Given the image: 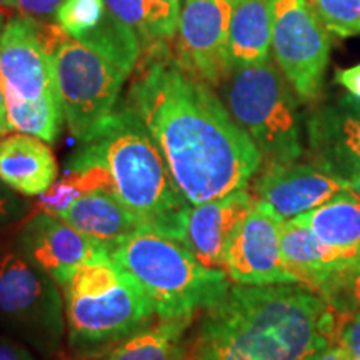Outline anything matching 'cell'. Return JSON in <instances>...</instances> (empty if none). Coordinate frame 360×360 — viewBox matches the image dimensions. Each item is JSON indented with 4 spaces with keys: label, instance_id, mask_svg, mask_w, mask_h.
I'll return each mask as SVG.
<instances>
[{
    "label": "cell",
    "instance_id": "cell-1",
    "mask_svg": "<svg viewBox=\"0 0 360 360\" xmlns=\"http://www.w3.org/2000/svg\"><path fill=\"white\" fill-rule=\"evenodd\" d=\"M125 103L159 147L191 205L242 191L262 155L209 84L175 60L167 42L143 49Z\"/></svg>",
    "mask_w": 360,
    "mask_h": 360
},
{
    "label": "cell",
    "instance_id": "cell-2",
    "mask_svg": "<svg viewBox=\"0 0 360 360\" xmlns=\"http://www.w3.org/2000/svg\"><path fill=\"white\" fill-rule=\"evenodd\" d=\"M335 337V310L309 285L237 283L205 310L186 360H317Z\"/></svg>",
    "mask_w": 360,
    "mask_h": 360
},
{
    "label": "cell",
    "instance_id": "cell-3",
    "mask_svg": "<svg viewBox=\"0 0 360 360\" xmlns=\"http://www.w3.org/2000/svg\"><path fill=\"white\" fill-rule=\"evenodd\" d=\"M75 157L102 164L112 193L147 231L182 242L191 204L146 125L127 103L114 110Z\"/></svg>",
    "mask_w": 360,
    "mask_h": 360
},
{
    "label": "cell",
    "instance_id": "cell-4",
    "mask_svg": "<svg viewBox=\"0 0 360 360\" xmlns=\"http://www.w3.org/2000/svg\"><path fill=\"white\" fill-rule=\"evenodd\" d=\"M110 257L142 287L159 321L193 317L231 289L225 270L207 267L180 240L147 229L122 242Z\"/></svg>",
    "mask_w": 360,
    "mask_h": 360
},
{
    "label": "cell",
    "instance_id": "cell-5",
    "mask_svg": "<svg viewBox=\"0 0 360 360\" xmlns=\"http://www.w3.org/2000/svg\"><path fill=\"white\" fill-rule=\"evenodd\" d=\"M292 90L270 58L233 67L222 82L229 112L267 165L295 162L304 154L302 125Z\"/></svg>",
    "mask_w": 360,
    "mask_h": 360
},
{
    "label": "cell",
    "instance_id": "cell-6",
    "mask_svg": "<svg viewBox=\"0 0 360 360\" xmlns=\"http://www.w3.org/2000/svg\"><path fill=\"white\" fill-rule=\"evenodd\" d=\"M52 65L67 127L79 142L89 141L114 114L127 75L72 37L52 53Z\"/></svg>",
    "mask_w": 360,
    "mask_h": 360
},
{
    "label": "cell",
    "instance_id": "cell-7",
    "mask_svg": "<svg viewBox=\"0 0 360 360\" xmlns=\"http://www.w3.org/2000/svg\"><path fill=\"white\" fill-rule=\"evenodd\" d=\"M0 323L45 355L57 352L67 327L60 287L17 247L0 255Z\"/></svg>",
    "mask_w": 360,
    "mask_h": 360
},
{
    "label": "cell",
    "instance_id": "cell-8",
    "mask_svg": "<svg viewBox=\"0 0 360 360\" xmlns=\"http://www.w3.org/2000/svg\"><path fill=\"white\" fill-rule=\"evenodd\" d=\"M64 300L69 345L84 359L109 355L157 317L146 292L125 272L122 282L107 294L64 295Z\"/></svg>",
    "mask_w": 360,
    "mask_h": 360
},
{
    "label": "cell",
    "instance_id": "cell-9",
    "mask_svg": "<svg viewBox=\"0 0 360 360\" xmlns=\"http://www.w3.org/2000/svg\"><path fill=\"white\" fill-rule=\"evenodd\" d=\"M278 69L302 102H314L326 75L330 39L307 0H270Z\"/></svg>",
    "mask_w": 360,
    "mask_h": 360
},
{
    "label": "cell",
    "instance_id": "cell-10",
    "mask_svg": "<svg viewBox=\"0 0 360 360\" xmlns=\"http://www.w3.org/2000/svg\"><path fill=\"white\" fill-rule=\"evenodd\" d=\"M232 0H184L174 57L192 77L219 87L232 70L229 53Z\"/></svg>",
    "mask_w": 360,
    "mask_h": 360
},
{
    "label": "cell",
    "instance_id": "cell-11",
    "mask_svg": "<svg viewBox=\"0 0 360 360\" xmlns=\"http://www.w3.org/2000/svg\"><path fill=\"white\" fill-rule=\"evenodd\" d=\"M282 222L265 202L255 199L225 255V272L231 281L238 285L300 283L283 260Z\"/></svg>",
    "mask_w": 360,
    "mask_h": 360
},
{
    "label": "cell",
    "instance_id": "cell-12",
    "mask_svg": "<svg viewBox=\"0 0 360 360\" xmlns=\"http://www.w3.org/2000/svg\"><path fill=\"white\" fill-rule=\"evenodd\" d=\"M0 89L4 97L34 102L58 97L52 56L39 37L32 17L17 15L0 39Z\"/></svg>",
    "mask_w": 360,
    "mask_h": 360
},
{
    "label": "cell",
    "instance_id": "cell-13",
    "mask_svg": "<svg viewBox=\"0 0 360 360\" xmlns=\"http://www.w3.org/2000/svg\"><path fill=\"white\" fill-rule=\"evenodd\" d=\"M305 130L314 165L342 184L360 172V101L347 96L321 103Z\"/></svg>",
    "mask_w": 360,
    "mask_h": 360
},
{
    "label": "cell",
    "instance_id": "cell-14",
    "mask_svg": "<svg viewBox=\"0 0 360 360\" xmlns=\"http://www.w3.org/2000/svg\"><path fill=\"white\" fill-rule=\"evenodd\" d=\"M17 249L30 264L52 277L60 289L80 265L107 252L57 215L44 210L22 227Z\"/></svg>",
    "mask_w": 360,
    "mask_h": 360
},
{
    "label": "cell",
    "instance_id": "cell-15",
    "mask_svg": "<svg viewBox=\"0 0 360 360\" xmlns=\"http://www.w3.org/2000/svg\"><path fill=\"white\" fill-rule=\"evenodd\" d=\"M344 184L314 164H269L255 182V195L282 220L321 207L344 191Z\"/></svg>",
    "mask_w": 360,
    "mask_h": 360
},
{
    "label": "cell",
    "instance_id": "cell-16",
    "mask_svg": "<svg viewBox=\"0 0 360 360\" xmlns=\"http://www.w3.org/2000/svg\"><path fill=\"white\" fill-rule=\"evenodd\" d=\"M255 199L245 188L220 199L191 205L182 244L210 269H225V255Z\"/></svg>",
    "mask_w": 360,
    "mask_h": 360
},
{
    "label": "cell",
    "instance_id": "cell-17",
    "mask_svg": "<svg viewBox=\"0 0 360 360\" xmlns=\"http://www.w3.org/2000/svg\"><path fill=\"white\" fill-rule=\"evenodd\" d=\"M281 245L287 267L300 283L322 297L360 265V255L326 244L310 229L294 220L282 222Z\"/></svg>",
    "mask_w": 360,
    "mask_h": 360
},
{
    "label": "cell",
    "instance_id": "cell-18",
    "mask_svg": "<svg viewBox=\"0 0 360 360\" xmlns=\"http://www.w3.org/2000/svg\"><path fill=\"white\" fill-rule=\"evenodd\" d=\"M0 180L22 197H39L57 180V160L42 139L27 134L0 137Z\"/></svg>",
    "mask_w": 360,
    "mask_h": 360
},
{
    "label": "cell",
    "instance_id": "cell-19",
    "mask_svg": "<svg viewBox=\"0 0 360 360\" xmlns=\"http://www.w3.org/2000/svg\"><path fill=\"white\" fill-rule=\"evenodd\" d=\"M53 215L103 247L109 254L142 229L114 193L107 191L87 193Z\"/></svg>",
    "mask_w": 360,
    "mask_h": 360
},
{
    "label": "cell",
    "instance_id": "cell-20",
    "mask_svg": "<svg viewBox=\"0 0 360 360\" xmlns=\"http://www.w3.org/2000/svg\"><path fill=\"white\" fill-rule=\"evenodd\" d=\"M272 45L270 0H232L229 53L232 69L269 58Z\"/></svg>",
    "mask_w": 360,
    "mask_h": 360
},
{
    "label": "cell",
    "instance_id": "cell-21",
    "mask_svg": "<svg viewBox=\"0 0 360 360\" xmlns=\"http://www.w3.org/2000/svg\"><path fill=\"white\" fill-rule=\"evenodd\" d=\"M290 220L310 229L326 244L360 255V197L347 188Z\"/></svg>",
    "mask_w": 360,
    "mask_h": 360
},
{
    "label": "cell",
    "instance_id": "cell-22",
    "mask_svg": "<svg viewBox=\"0 0 360 360\" xmlns=\"http://www.w3.org/2000/svg\"><path fill=\"white\" fill-rule=\"evenodd\" d=\"M193 317L159 321L117 345L105 360H186Z\"/></svg>",
    "mask_w": 360,
    "mask_h": 360
},
{
    "label": "cell",
    "instance_id": "cell-23",
    "mask_svg": "<svg viewBox=\"0 0 360 360\" xmlns=\"http://www.w3.org/2000/svg\"><path fill=\"white\" fill-rule=\"evenodd\" d=\"M79 42L105 57L127 77L130 72L135 70L142 56V44L137 34L109 11L105 12L101 24L79 39Z\"/></svg>",
    "mask_w": 360,
    "mask_h": 360
},
{
    "label": "cell",
    "instance_id": "cell-24",
    "mask_svg": "<svg viewBox=\"0 0 360 360\" xmlns=\"http://www.w3.org/2000/svg\"><path fill=\"white\" fill-rule=\"evenodd\" d=\"M6 107L12 132L34 135L49 143L57 141L65 122L58 97H45L34 102L6 97Z\"/></svg>",
    "mask_w": 360,
    "mask_h": 360
},
{
    "label": "cell",
    "instance_id": "cell-25",
    "mask_svg": "<svg viewBox=\"0 0 360 360\" xmlns=\"http://www.w3.org/2000/svg\"><path fill=\"white\" fill-rule=\"evenodd\" d=\"M122 278L124 270L105 252L80 265L62 290L69 297H96L115 289Z\"/></svg>",
    "mask_w": 360,
    "mask_h": 360
},
{
    "label": "cell",
    "instance_id": "cell-26",
    "mask_svg": "<svg viewBox=\"0 0 360 360\" xmlns=\"http://www.w3.org/2000/svg\"><path fill=\"white\" fill-rule=\"evenodd\" d=\"M105 12L103 0H64L53 17L72 39L79 40L101 24Z\"/></svg>",
    "mask_w": 360,
    "mask_h": 360
},
{
    "label": "cell",
    "instance_id": "cell-27",
    "mask_svg": "<svg viewBox=\"0 0 360 360\" xmlns=\"http://www.w3.org/2000/svg\"><path fill=\"white\" fill-rule=\"evenodd\" d=\"M323 27L340 37L360 34V0H307Z\"/></svg>",
    "mask_w": 360,
    "mask_h": 360
},
{
    "label": "cell",
    "instance_id": "cell-28",
    "mask_svg": "<svg viewBox=\"0 0 360 360\" xmlns=\"http://www.w3.org/2000/svg\"><path fill=\"white\" fill-rule=\"evenodd\" d=\"M180 11V0H148V45L175 37Z\"/></svg>",
    "mask_w": 360,
    "mask_h": 360
},
{
    "label": "cell",
    "instance_id": "cell-29",
    "mask_svg": "<svg viewBox=\"0 0 360 360\" xmlns=\"http://www.w3.org/2000/svg\"><path fill=\"white\" fill-rule=\"evenodd\" d=\"M107 11L114 13L137 34L142 51L148 45V0H103Z\"/></svg>",
    "mask_w": 360,
    "mask_h": 360
},
{
    "label": "cell",
    "instance_id": "cell-30",
    "mask_svg": "<svg viewBox=\"0 0 360 360\" xmlns=\"http://www.w3.org/2000/svg\"><path fill=\"white\" fill-rule=\"evenodd\" d=\"M323 299L340 319L360 312V265L352 274L342 278L334 289L323 295Z\"/></svg>",
    "mask_w": 360,
    "mask_h": 360
},
{
    "label": "cell",
    "instance_id": "cell-31",
    "mask_svg": "<svg viewBox=\"0 0 360 360\" xmlns=\"http://www.w3.org/2000/svg\"><path fill=\"white\" fill-rule=\"evenodd\" d=\"M29 209L30 205L22 199V195L11 191L0 180V233L7 231L11 225L19 222L29 212Z\"/></svg>",
    "mask_w": 360,
    "mask_h": 360
},
{
    "label": "cell",
    "instance_id": "cell-32",
    "mask_svg": "<svg viewBox=\"0 0 360 360\" xmlns=\"http://www.w3.org/2000/svg\"><path fill=\"white\" fill-rule=\"evenodd\" d=\"M337 337L335 344L344 347L354 360L360 357V312L350 317H337Z\"/></svg>",
    "mask_w": 360,
    "mask_h": 360
},
{
    "label": "cell",
    "instance_id": "cell-33",
    "mask_svg": "<svg viewBox=\"0 0 360 360\" xmlns=\"http://www.w3.org/2000/svg\"><path fill=\"white\" fill-rule=\"evenodd\" d=\"M64 0H13V8L20 15L32 17V19H44L56 15Z\"/></svg>",
    "mask_w": 360,
    "mask_h": 360
},
{
    "label": "cell",
    "instance_id": "cell-34",
    "mask_svg": "<svg viewBox=\"0 0 360 360\" xmlns=\"http://www.w3.org/2000/svg\"><path fill=\"white\" fill-rule=\"evenodd\" d=\"M335 82L347 90L350 96L360 101V64L350 67V69L337 70Z\"/></svg>",
    "mask_w": 360,
    "mask_h": 360
},
{
    "label": "cell",
    "instance_id": "cell-35",
    "mask_svg": "<svg viewBox=\"0 0 360 360\" xmlns=\"http://www.w3.org/2000/svg\"><path fill=\"white\" fill-rule=\"evenodd\" d=\"M0 360H35L34 355L19 342L0 337Z\"/></svg>",
    "mask_w": 360,
    "mask_h": 360
},
{
    "label": "cell",
    "instance_id": "cell-36",
    "mask_svg": "<svg viewBox=\"0 0 360 360\" xmlns=\"http://www.w3.org/2000/svg\"><path fill=\"white\" fill-rule=\"evenodd\" d=\"M317 360H354L350 357V354L344 347H340L339 344H332L319 355Z\"/></svg>",
    "mask_w": 360,
    "mask_h": 360
},
{
    "label": "cell",
    "instance_id": "cell-37",
    "mask_svg": "<svg viewBox=\"0 0 360 360\" xmlns=\"http://www.w3.org/2000/svg\"><path fill=\"white\" fill-rule=\"evenodd\" d=\"M11 125L7 120V107H6V97H4L2 89H0V137L11 134Z\"/></svg>",
    "mask_w": 360,
    "mask_h": 360
},
{
    "label": "cell",
    "instance_id": "cell-38",
    "mask_svg": "<svg viewBox=\"0 0 360 360\" xmlns=\"http://www.w3.org/2000/svg\"><path fill=\"white\" fill-rule=\"evenodd\" d=\"M344 187L347 188V191L354 192L355 195L360 197V172L355 174L354 177H350L349 180H345L344 182Z\"/></svg>",
    "mask_w": 360,
    "mask_h": 360
},
{
    "label": "cell",
    "instance_id": "cell-39",
    "mask_svg": "<svg viewBox=\"0 0 360 360\" xmlns=\"http://www.w3.org/2000/svg\"><path fill=\"white\" fill-rule=\"evenodd\" d=\"M13 8V0H0V12H8Z\"/></svg>",
    "mask_w": 360,
    "mask_h": 360
},
{
    "label": "cell",
    "instance_id": "cell-40",
    "mask_svg": "<svg viewBox=\"0 0 360 360\" xmlns=\"http://www.w3.org/2000/svg\"><path fill=\"white\" fill-rule=\"evenodd\" d=\"M4 17H6V13H4V12H0V39H2L4 25H6V19H4Z\"/></svg>",
    "mask_w": 360,
    "mask_h": 360
},
{
    "label": "cell",
    "instance_id": "cell-41",
    "mask_svg": "<svg viewBox=\"0 0 360 360\" xmlns=\"http://www.w3.org/2000/svg\"><path fill=\"white\" fill-rule=\"evenodd\" d=\"M79 360H82V359H79Z\"/></svg>",
    "mask_w": 360,
    "mask_h": 360
},
{
    "label": "cell",
    "instance_id": "cell-42",
    "mask_svg": "<svg viewBox=\"0 0 360 360\" xmlns=\"http://www.w3.org/2000/svg\"><path fill=\"white\" fill-rule=\"evenodd\" d=\"M359 360H360V357H359Z\"/></svg>",
    "mask_w": 360,
    "mask_h": 360
}]
</instances>
